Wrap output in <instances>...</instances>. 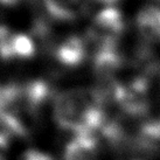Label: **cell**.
Listing matches in <instances>:
<instances>
[{"label":"cell","instance_id":"obj_6","mask_svg":"<svg viewBox=\"0 0 160 160\" xmlns=\"http://www.w3.org/2000/svg\"><path fill=\"white\" fill-rule=\"evenodd\" d=\"M97 146L95 134H78L66 147L64 160H97Z\"/></svg>","mask_w":160,"mask_h":160},{"label":"cell","instance_id":"obj_3","mask_svg":"<svg viewBox=\"0 0 160 160\" xmlns=\"http://www.w3.org/2000/svg\"><path fill=\"white\" fill-rule=\"evenodd\" d=\"M55 58L64 67H78L88 56L87 39L80 35H70L55 47Z\"/></svg>","mask_w":160,"mask_h":160},{"label":"cell","instance_id":"obj_5","mask_svg":"<svg viewBox=\"0 0 160 160\" xmlns=\"http://www.w3.org/2000/svg\"><path fill=\"white\" fill-rule=\"evenodd\" d=\"M48 13L58 20H74L89 9V0H43Z\"/></svg>","mask_w":160,"mask_h":160},{"label":"cell","instance_id":"obj_8","mask_svg":"<svg viewBox=\"0 0 160 160\" xmlns=\"http://www.w3.org/2000/svg\"><path fill=\"white\" fill-rule=\"evenodd\" d=\"M22 160H54L50 156L45 152L38 151V150H28L22 156Z\"/></svg>","mask_w":160,"mask_h":160},{"label":"cell","instance_id":"obj_2","mask_svg":"<svg viewBox=\"0 0 160 160\" xmlns=\"http://www.w3.org/2000/svg\"><path fill=\"white\" fill-rule=\"evenodd\" d=\"M124 63V55L120 53L117 46L98 48L93 55V71L99 84H110L116 82V75Z\"/></svg>","mask_w":160,"mask_h":160},{"label":"cell","instance_id":"obj_1","mask_svg":"<svg viewBox=\"0 0 160 160\" xmlns=\"http://www.w3.org/2000/svg\"><path fill=\"white\" fill-rule=\"evenodd\" d=\"M125 29V20L119 9L115 7L103 8L98 12L90 25L87 40L98 48L117 46Z\"/></svg>","mask_w":160,"mask_h":160},{"label":"cell","instance_id":"obj_4","mask_svg":"<svg viewBox=\"0 0 160 160\" xmlns=\"http://www.w3.org/2000/svg\"><path fill=\"white\" fill-rule=\"evenodd\" d=\"M139 34L144 43H154L160 41V8L148 6L142 8L136 19Z\"/></svg>","mask_w":160,"mask_h":160},{"label":"cell","instance_id":"obj_9","mask_svg":"<svg viewBox=\"0 0 160 160\" xmlns=\"http://www.w3.org/2000/svg\"><path fill=\"white\" fill-rule=\"evenodd\" d=\"M9 134L5 131H0V160H5V154L8 148Z\"/></svg>","mask_w":160,"mask_h":160},{"label":"cell","instance_id":"obj_7","mask_svg":"<svg viewBox=\"0 0 160 160\" xmlns=\"http://www.w3.org/2000/svg\"><path fill=\"white\" fill-rule=\"evenodd\" d=\"M9 35H11V31L7 22V17L5 14V7L0 5V41L6 39Z\"/></svg>","mask_w":160,"mask_h":160}]
</instances>
